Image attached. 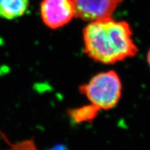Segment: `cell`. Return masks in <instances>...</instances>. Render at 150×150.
<instances>
[{"mask_svg":"<svg viewBox=\"0 0 150 150\" xmlns=\"http://www.w3.org/2000/svg\"><path fill=\"white\" fill-rule=\"evenodd\" d=\"M98 109L93 105L85 106L83 107L72 110L69 112L70 117L74 120L76 122H81L91 121L96 117L98 113Z\"/></svg>","mask_w":150,"mask_h":150,"instance_id":"8992f818","label":"cell"},{"mask_svg":"<svg viewBox=\"0 0 150 150\" xmlns=\"http://www.w3.org/2000/svg\"><path fill=\"white\" fill-rule=\"evenodd\" d=\"M40 12L43 23L52 29L64 27L75 17L72 0H42Z\"/></svg>","mask_w":150,"mask_h":150,"instance_id":"3957f363","label":"cell"},{"mask_svg":"<svg viewBox=\"0 0 150 150\" xmlns=\"http://www.w3.org/2000/svg\"><path fill=\"white\" fill-rule=\"evenodd\" d=\"M83 38L85 53L104 64L122 61L138 51L129 24L112 18L89 22L83 29Z\"/></svg>","mask_w":150,"mask_h":150,"instance_id":"6da1fadb","label":"cell"},{"mask_svg":"<svg viewBox=\"0 0 150 150\" xmlns=\"http://www.w3.org/2000/svg\"><path fill=\"white\" fill-rule=\"evenodd\" d=\"M147 62L150 67V50H149V52H148V54H147Z\"/></svg>","mask_w":150,"mask_h":150,"instance_id":"ba28073f","label":"cell"},{"mask_svg":"<svg viewBox=\"0 0 150 150\" xmlns=\"http://www.w3.org/2000/svg\"><path fill=\"white\" fill-rule=\"evenodd\" d=\"M29 0H0V18L14 20L26 13Z\"/></svg>","mask_w":150,"mask_h":150,"instance_id":"5b68a950","label":"cell"},{"mask_svg":"<svg viewBox=\"0 0 150 150\" xmlns=\"http://www.w3.org/2000/svg\"><path fill=\"white\" fill-rule=\"evenodd\" d=\"M122 91L120 78L112 70L99 73L79 88L80 93L99 110L115 107L121 98Z\"/></svg>","mask_w":150,"mask_h":150,"instance_id":"7a4b0ae2","label":"cell"},{"mask_svg":"<svg viewBox=\"0 0 150 150\" xmlns=\"http://www.w3.org/2000/svg\"><path fill=\"white\" fill-rule=\"evenodd\" d=\"M50 150H68V149H67V147H65L63 145H57L54 146Z\"/></svg>","mask_w":150,"mask_h":150,"instance_id":"52a82bcc","label":"cell"},{"mask_svg":"<svg viewBox=\"0 0 150 150\" xmlns=\"http://www.w3.org/2000/svg\"><path fill=\"white\" fill-rule=\"evenodd\" d=\"M75 17L88 22L112 18L123 0H72Z\"/></svg>","mask_w":150,"mask_h":150,"instance_id":"277c9868","label":"cell"}]
</instances>
